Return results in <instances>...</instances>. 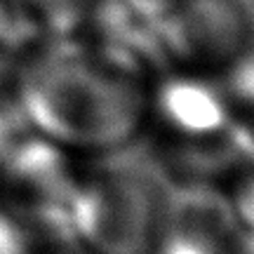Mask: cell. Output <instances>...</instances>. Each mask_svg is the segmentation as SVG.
<instances>
[{"instance_id":"obj_8","label":"cell","mask_w":254,"mask_h":254,"mask_svg":"<svg viewBox=\"0 0 254 254\" xmlns=\"http://www.w3.org/2000/svg\"><path fill=\"white\" fill-rule=\"evenodd\" d=\"M231 205H233V212H236L243 236L254 238V179H250L240 189L236 198H231Z\"/></svg>"},{"instance_id":"obj_10","label":"cell","mask_w":254,"mask_h":254,"mask_svg":"<svg viewBox=\"0 0 254 254\" xmlns=\"http://www.w3.org/2000/svg\"><path fill=\"white\" fill-rule=\"evenodd\" d=\"M233 254H254V238H243L240 245L233 250Z\"/></svg>"},{"instance_id":"obj_4","label":"cell","mask_w":254,"mask_h":254,"mask_svg":"<svg viewBox=\"0 0 254 254\" xmlns=\"http://www.w3.org/2000/svg\"><path fill=\"white\" fill-rule=\"evenodd\" d=\"M243 238L231 198L193 186L165 200L148 254H233Z\"/></svg>"},{"instance_id":"obj_2","label":"cell","mask_w":254,"mask_h":254,"mask_svg":"<svg viewBox=\"0 0 254 254\" xmlns=\"http://www.w3.org/2000/svg\"><path fill=\"white\" fill-rule=\"evenodd\" d=\"M165 200L151 184L123 170L78 177L71 202V233L92 254H148Z\"/></svg>"},{"instance_id":"obj_1","label":"cell","mask_w":254,"mask_h":254,"mask_svg":"<svg viewBox=\"0 0 254 254\" xmlns=\"http://www.w3.org/2000/svg\"><path fill=\"white\" fill-rule=\"evenodd\" d=\"M17 109L36 134L71 151H113L148 116L139 73L106 52H47L17 85Z\"/></svg>"},{"instance_id":"obj_3","label":"cell","mask_w":254,"mask_h":254,"mask_svg":"<svg viewBox=\"0 0 254 254\" xmlns=\"http://www.w3.org/2000/svg\"><path fill=\"white\" fill-rule=\"evenodd\" d=\"M163 57L179 71L231 66L247 52L250 14L243 0H179L160 19Z\"/></svg>"},{"instance_id":"obj_9","label":"cell","mask_w":254,"mask_h":254,"mask_svg":"<svg viewBox=\"0 0 254 254\" xmlns=\"http://www.w3.org/2000/svg\"><path fill=\"white\" fill-rule=\"evenodd\" d=\"M129 7H134L139 14H144V17L153 19L160 24V19L170 12V9L179 2V0H125Z\"/></svg>"},{"instance_id":"obj_5","label":"cell","mask_w":254,"mask_h":254,"mask_svg":"<svg viewBox=\"0 0 254 254\" xmlns=\"http://www.w3.org/2000/svg\"><path fill=\"white\" fill-rule=\"evenodd\" d=\"M151 111L167 129L184 139H209L224 132L233 120V109L224 87L209 85L193 71H179L153 99L148 94V113Z\"/></svg>"},{"instance_id":"obj_6","label":"cell","mask_w":254,"mask_h":254,"mask_svg":"<svg viewBox=\"0 0 254 254\" xmlns=\"http://www.w3.org/2000/svg\"><path fill=\"white\" fill-rule=\"evenodd\" d=\"M31 28L64 36L90 17L94 0H12Z\"/></svg>"},{"instance_id":"obj_7","label":"cell","mask_w":254,"mask_h":254,"mask_svg":"<svg viewBox=\"0 0 254 254\" xmlns=\"http://www.w3.org/2000/svg\"><path fill=\"white\" fill-rule=\"evenodd\" d=\"M0 254H36L33 231L2 200H0Z\"/></svg>"}]
</instances>
